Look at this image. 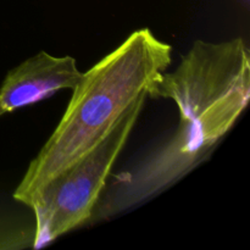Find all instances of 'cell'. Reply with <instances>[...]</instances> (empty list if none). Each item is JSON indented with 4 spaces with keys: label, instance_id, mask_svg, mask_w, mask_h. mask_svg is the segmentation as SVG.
<instances>
[{
    "label": "cell",
    "instance_id": "cell-1",
    "mask_svg": "<svg viewBox=\"0 0 250 250\" xmlns=\"http://www.w3.org/2000/svg\"><path fill=\"white\" fill-rule=\"evenodd\" d=\"M155 98L177 104V129L133 170L112 177L93 210L97 220L126 211L167 188L202 163L229 133L250 98L246 42L197 41L175 71L163 73Z\"/></svg>",
    "mask_w": 250,
    "mask_h": 250
},
{
    "label": "cell",
    "instance_id": "cell-2",
    "mask_svg": "<svg viewBox=\"0 0 250 250\" xmlns=\"http://www.w3.org/2000/svg\"><path fill=\"white\" fill-rule=\"evenodd\" d=\"M171 55L167 43L142 28L83 73L62 119L15 190V199L27 204L39 188L94 148L141 95L155 98Z\"/></svg>",
    "mask_w": 250,
    "mask_h": 250
},
{
    "label": "cell",
    "instance_id": "cell-3",
    "mask_svg": "<svg viewBox=\"0 0 250 250\" xmlns=\"http://www.w3.org/2000/svg\"><path fill=\"white\" fill-rule=\"evenodd\" d=\"M146 97L141 95L94 148L29 198L26 205L33 210L37 221L34 246H43L89 221Z\"/></svg>",
    "mask_w": 250,
    "mask_h": 250
},
{
    "label": "cell",
    "instance_id": "cell-4",
    "mask_svg": "<svg viewBox=\"0 0 250 250\" xmlns=\"http://www.w3.org/2000/svg\"><path fill=\"white\" fill-rule=\"evenodd\" d=\"M72 56L41 51L9 71L0 87V116L36 104L61 89H73L82 78Z\"/></svg>",
    "mask_w": 250,
    "mask_h": 250
}]
</instances>
